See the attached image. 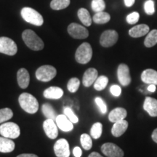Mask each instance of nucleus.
<instances>
[{
  "label": "nucleus",
  "instance_id": "obj_1",
  "mask_svg": "<svg viewBox=\"0 0 157 157\" xmlns=\"http://www.w3.org/2000/svg\"><path fill=\"white\" fill-rule=\"evenodd\" d=\"M22 38L25 45L31 50L39 51L44 48V42L34 31L30 29L25 30L22 34Z\"/></svg>",
  "mask_w": 157,
  "mask_h": 157
},
{
  "label": "nucleus",
  "instance_id": "obj_2",
  "mask_svg": "<svg viewBox=\"0 0 157 157\" xmlns=\"http://www.w3.org/2000/svg\"><path fill=\"white\" fill-rule=\"evenodd\" d=\"M18 102L20 105L25 112L35 113L39 109V103L36 98L31 94L23 93L19 96Z\"/></svg>",
  "mask_w": 157,
  "mask_h": 157
},
{
  "label": "nucleus",
  "instance_id": "obj_3",
  "mask_svg": "<svg viewBox=\"0 0 157 157\" xmlns=\"http://www.w3.org/2000/svg\"><path fill=\"white\" fill-rule=\"evenodd\" d=\"M21 14L25 21L32 25L41 26L44 23V19L42 15L31 7H23L21 10Z\"/></svg>",
  "mask_w": 157,
  "mask_h": 157
},
{
  "label": "nucleus",
  "instance_id": "obj_4",
  "mask_svg": "<svg viewBox=\"0 0 157 157\" xmlns=\"http://www.w3.org/2000/svg\"><path fill=\"white\" fill-rule=\"evenodd\" d=\"M93 57V49L87 42H84L77 48L75 53V59L78 63L86 64L89 63Z\"/></svg>",
  "mask_w": 157,
  "mask_h": 157
},
{
  "label": "nucleus",
  "instance_id": "obj_5",
  "mask_svg": "<svg viewBox=\"0 0 157 157\" xmlns=\"http://www.w3.org/2000/svg\"><path fill=\"white\" fill-rule=\"evenodd\" d=\"M57 74L56 68L50 65H44L39 67L36 71V77L41 82H48L54 78Z\"/></svg>",
  "mask_w": 157,
  "mask_h": 157
},
{
  "label": "nucleus",
  "instance_id": "obj_6",
  "mask_svg": "<svg viewBox=\"0 0 157 157\" xmlns=\"http://www.w3.org/2000/svg\"><path fill=\"white\" fill-rule=\"evenodd\" d=\"M21 134V129L17 124L6 122L0 125V135L10 139H15Z\"/></svg>",
  "mask_w": 157,
  "mask_h": 157
},
{
  "label": "nucleus",
  "instance_id": "obj_7",
  "mask_svg": "<svg viewBox=\"0 0 157 157\" xmlns=\"http://www.w3.org/2000/svg\"><path fill=\"white\" fill-rule=\"evenodd\" d=\"M17 52V44L8 37H0V52L7 56H15Z\"/></svg>",
  "mask_w": 157,
  "mask_h": 157
},
{
  "label": "nucleus",
  "instance_id": "obj_8",
  "mask_svg": "<svg viewBox=\"0 0 157 157\" xmlns=\"http://www.w3.org/2000/svg\"><path fill=\"white\" fill-rule=\"evenodd\" d=\"M68 32L71 36L74 39H83L87 38L89 36V31L87 29L76 23H72L68 25Z\"/></svg>",
  "mask_w": 157,
  "mask_h": 157
},
{
  "label": "nucleus",
  "instance_id": "obj_9",
  "mask_svg": "<svg viewBox=\"0 0 157 157\" xmlns=\"http://www.w3.org/2000/svg\"><path fill=\"white\" fill-rule=\"evenodd\" d=\"M118 39H119V34L116 31H105L100 38V44L104 48H109L117 43Z\"/></svg>",
  "mask_w": 157,
  "mask_h": 157
},
{
  "label": "nucleus",
  "instance_id": "obj_10",
  "mask_svg": "<svg viewBox=\"0 0 157 157\" xmlns=\"http://www.w3.org/2000/svg\"><path fill=\"white\" fill-rule=\"evenodd\" d=\"M101 151L107 157H123L124 151L121 148L112 143H104L101 146Z\"/></svg>",
  "mask_w": 157,
  "mask_h": 157
},
{
  "label": "nucleus",
  "instance_id": "obj_11",
  "mask_svg": "<svg viewBox=\"0 0 157 157\" xmlns=\"http://www.w3.org/2000/svg\"><path fill=\"white\" fill-rule=\"evenodd\" d=\"M54 151L57 157H69V144L66 139H59L54 145Z\"/></svg>",
  "mask_w": 157,
  "mask_h": 157
},
{
  "label": "nucleus",
  "instance_id": "obj_12",
  "mask_svg": "<svg viewBox=\"0 0 157 157\" xmlns=\"http://www.w3.org/2000/svg\"><path fill=\"white\" fill-rule=\"evenodd\" d=\"M118 79L122 86L129 85L131 82V76L129 74L128 66L124 63H121L117 69Z\"/></svg>",
  "mask_w": 157,
  "mask_h": 157
},
{
  "label": "nucleus",
  "instance_id": "obj_13",
  "mask_svg": "<svg viewBox=\"0 0 157 157\" xmlns=\"http://www.w3.org/2000/svg\"><path fill=\"white\" fill-rule=\"evenodd\" d=\"M43 128H44L45 134L49 138L56 139L58 137V125L53 119H47L43 123Z\"/></svg>",
  "mask_w": 157,
  "mask_h": 157
},
{
  "label": "nucleus",
  "instance_id": "obj_14",
  "mask_svg": "<svg viewBox=\"0 0 157 157\" xmlns=\"http://www.w3.org/2000/svg\"><path fill=\"white\" fill-rule=\"evenodd\" d=\"M98 77V71L94 68H90L84 72L83 78H82V83L86 87H89L92 84L95 83Z\"/></svg>",
  "mask_w": 157,
  "mask_h": 157
},
{
  "label": "nucleus",
  "instance_id": "obj_15",
  "mask_svg": "<svg viewBox=\"0 0 157 157\" xmlns=\"http://www.w3.org/2000/svg\"><path fill=\"white\" fill-rule=\"evenodd\" d=\"M55 121H56L57 125H58V127H59L63 132H70L74 129L73 123L65 114L57 116Z\"/></svg>",
  "mask_w": 157,
  "mask_h": 157
},
{
  "label": "nucleus",
  "instance_id": "obj_16",
  "mask_svg": "<svg viewBox=\"0 0 157 157\" xmlns=\"http://www.w3.org/2000/svg\"><path fill=\"white\" fill-rule=\"evenodd\" d=\"M143 109L151 117H157V100L151 97H146L143 103Z\"/></svg>",
  "mask_w": 157,
  "mask_h": 157
},
{
  "label": "nucleus",
  "instance_id": "obj_17",
  "mask_svg": "<svg viewBox=\"0 0 157 157\" xmlns=\"http://www.w3.org/2000/svg\"><path fill=\"white\" fill-rule=\"evenodd\" d=\"M17 80L19 87L25 89L29 87L30 82V76L29 71L25 68H21L17 73Z\"/></svg>",
  "mask_w": 157,
  "mask_h": 157
},
{
  "label": "nucleus",
  "instance_id": "obj_18",
  "mask_svg": "<svg viewBox=\"0 0 157 157\" xmlns=\"http://www.w3.org/2000/svg\"><path fill=\"white\" fill-rule=\"evenodd\" d=\"M148 25L146 24H140L137 25L135 26L132 27V29H129V36L133 37V38H138L145 36L149 33Z\"/></svg>",
  "mask_w": 157,
  "mask_h": 157
},
{
  "label": "nucleus",
  "instance_id": "obj_19",
  "mask_svg": "<svg viewBox=\"0 0 157 157\" xmlns=\"http://www.w3.org/2000/svg\"><path fill=\"white\" fill-rule=\"evenodd\" d=\"M141 80L146 84L157 85V71L154 69H146L141 74Z\"/></svg>",
  "mask_w": 157,
  "mask_h": 157
},
{
  "label": "nucleus",
  "instance_id": "obj_20",
  "mask_svg": "<svg viewBox=\"0 0 157 157\" xmlns=\"http://www.w3.org/2000/svg\"><path fill=\"white\" fill-rule=\"evenodd\" d=\"M127 115V112L126 109L124 108H116L111 111L109 115V119L111 122L115 123L117 121L123 120L126 118Z\"/></svg>",
  "mask_w": 157,
  "mask_h": 157
},
{
  "label": "nucleus",
  "instance_id": "obj_21",
  "mask_svg": "<svg viewBox=\"0 0 157 157\" xmlns=\"http://www.w3.org/2000/svg\"><path fill=\"white\" fill-rule=\"evenodd\" d=\"M127 127H128V122L124 119L117 121L113 124L112 129H111V133L114 137H120L126 132Z\"/></svg>",
  "mask_w": 157,
  "mask_h": 157
},
{
  "label": "nucleus",
  "instance_id": "obj_22",
  "mask_svg": "<svg viewBox=\"0 0 157 157\" xmlns=\"http://www.w3.org/2000/svg\"><path fill=\"white\" fill-rule=\"evenodd\" d=\"M63 95V90L58 87H50L44 91V98L48 99H60Z\"/></svg>",
  "mask_w": 157,
  "mask_h": 157
},
{
  "label": "nucleus",
  "instance_id": "obj_23",
  "mask_svg": "<svg viewBox=\"0 0 157 157\" xmlns=\"http://www.w3.org/2000/svg\"><path fill=\"white\" fill-rule=\"evenodd\" d=\"M15 145L11 139L5 137H0V152L10 153L15 149Z\"/></svg>",
  "mask_w": 157,
  "mask_h": 157
},
{
  "label": "nucleus",
  "instance_id": "obj_24",
  "mask_svg": "<svg viewBox=\"0 0 157 157\" xmlns=\"http://www.w3.org/2000/svg\"><path fill=\"white\" fill-rule=\"evenodd\" d=\"M78 17L80 21L85 25V26H90L92 24V18L90 13L87 9L80 8L78 10Z\"/></svg>",
  "mask_w": 157,
  "mask_h": 157
},
{
  "label": "nucleus",
  "instance_id": "obj_25",
  "mask_svg": "<svg viewBox=\"0 0 157 157\" xmlns=\"http://www.w3.org/2000/svg\"><path fill=\"white\" fill-rule=\"evenodd\" d=\"M157 44V29L151 31L145 39L144 44L146 48H152Z\"/></svg>",
  "mask_w": 157,
  "mask_h": 157
},
{
  "label": "nucleus",
  "instance_id": "obj_26",
  "mask_svg": "<svg viewBox=\"0 0 157 157\" xmlns=\"http://www.w3.org/2000/svg\"><path fill=\"white\" fill-rule=\"evenodd\" d=\"M93 20L97 24H105L111 20V16L109 13L105 12H99L94 15Z\"/></svg>",
  "mask_w": 157,
  "mask_h": 157
},
{
  "label": "nucleus",
  "instance_id": "obj_27",
  "mask_svg": "<svg viewBox=\"0 0 157 157\" xmlns=\"http://www.w3.org/2000/svg\"><path fill=\"white\" fill-rule=\"evenodd\" d=\"M42 110L43 114L48 118V119L56 120L57 117L56 112V111H55V109H53V107H52L50 104L49 103L43 104Z\"/></svg>",
  "mask_w": 157,
  "mask_h": 157
},
{
  "label": "nucleus",
  "instance_id": "obj_28",
  "mask_svg": "<svg viewBox=\"0 0 157 157\" xmlns=\"http://www.w3.org/2000/svg\"><path fill=\"white\" fill-rule=\"evenodd\" d=\"M70 0H52L50 7L55 10H60L68 7L70 5Z\"/></svg>",
  "mask_w": 157,
  "mask_h": 157
},
{
  "label": "nucleus",
  "instance_id": "obj_29",
  "mask_svg": "<svg viewBox=\"0 0 157 157\" xmlns=\"http://www.w3.org/2000/svg\"><path fill=\"white\" fill-rule=\"evenodd\" d=\"M109 83V78L105 76H101L98 77L94 83V88L98 91H101L106 87Z\"/></svg>",
  "mask_w": 157,
  "mask_h": 157
},
{
  "label": "nucleus",
  "instance_id": "obj_30",
  "mask_svg": "<svg viewBox=\"0 0 157 157\" xmlns=\"http://www.w3.org/2000/svg\"><path fill=\"white\" fill-rule=\"evenodd\" d=\"M102 132H103V125L100 122L94 124L90 129V134L94 139H98L99 137H101Z\"/></svg>",
  "mask_w": 157,
  "mask_h": 157
},
{
  "label": "nucleus",
  "instance_id": "obj_31",
  "mask_svg": "<svg viewBox=\"0 0 157 157\" xmlns=\"http://www.w3.org/2000/svg\"><path fill=\"white\" fill-rule=\"evenodd\" d=\"M13 117V111L9 108L0 109V124L8 121Z\"/></svg>",
  "mask_w": 157,
  "mask_h": 157
},
{
  "label": "nucleus",
  "instance_id": "obj_32",
  "mask_svg": "<svg viewBox=\"0 0 157 157\" xmlns=\"http://www.w3.org/2000/svg\"><path fill=\"white\" fill-rule=\"evenodd\" d=\"M80 142H81L82 146L85 150H90L93 146V140L91 137L87 134H82L80 137Z\"/></svg>",
  "mask_w": 157,
  "mask_h": 157
},
{
  "label": "nucleus",
  "instance_id": "obj_33",
  "mask_svg": "<svg viewBox=\"0 0 157 157\" xmlns=\"http://www.w3.org/2000/svg\"><path fill=\"white\" fill-rule=\"evenodd\" d=\"M91 7L92 10L96 13L103 12L105 8V3L104 0H93Z\"/></svg>",
  "mask_w": 157,
  "mask_h": 157
},
{
  "label": "nucleus",
  "instance_id": "obj_34",
  "mask_svg": "<svg viewBox=\"0 0 157 157\" xmlns=\"http://www.w3.org/2000/svg\"><path fill=\"white\" fill-rule=\"evenodd\" d=\"M80 86L79 79L76 77L71 78L67 84V88L71 93H76Z\"/></svg>",
  "mask_w": 157,
  "mask_h": 157
},
{
  "label": "nucleus",
  "instance_id": "obj_35",
  "mask_svg": "<svg viewBox=\"0 0 157 157\" xmlns=\"http://www.w3.org/2000/svg\"><path fill=\"white\" fill-rule=\"evenodd\" d=\"M63 112L64 114L70 119V121L73 124H76L78 121V118L77 117V116L74 113L73 110L71 109L70 107H65Z\"/></svg>",
  "mask_w": 157,
  "mask_h": 157
},
{
  "label": "nucleus",
  "instance_id": "obj_36",
  "mask_svg": "<svg viewBox=\"0 0 157 157\" xmlns=\"http://www.w3.org/2000/svg\"><path fill=\"white\" fill-rule=\"evenodd\" d=\"M144 10L147 15H152L155 13V4L153 0H147L144 4Z\"/></svg>",
  "mask_w": 157,
  "mask_h": 157
},
{
  "label": "nucleus",
  "instance_id": "obj_37",
  "mask_svg": "<svg viewBox=\"0 0 157 157\" xmlns=\"http://www.w3.org/2000/svg\"><path fill=\"white\" fill-rule=\"evenodd\" d=\"M139 18H140V15L137 12H133V13H130L127 16V22L129 24H135L138 22Z\"/></svg>",
  "mask_w": 157,
  "mask_h": 157
},
{
  "label": "nucleus",
  "instance_id": "obj_38",
  "mask_svg": "<svg viewBox=\"0 0 157 157\" xmlns=\"http://www.w3.org/2000/svg\"><path fill=\"white\" fill-rule=\"evenodd\" d=\"M95 101L97 105L99 108L100 110H101V113L105 114V113L107 112V106H106V104H105V101L102 99L100 97H97L95 99Z\"/></svg>",
  "mask_w": 157,
  "mask_h": 157
},
{
  "label": "nucleus",
  "instance_id": "obj_39",
  "mask_svg": "<svg viewBox=\"0 0 157 157\" xmlns=\"http://www.w3.org/2000/svg\"><path fill=\"white\" fill-rule=\"evenodd\" d=\"M110 91H111V93L112 94L113 96H115V97H118V96L120 95L121 93V87H119V85H117V84L111 86V88H110Z\"/></svg>",
  "mask_w": 157,
  "mask_h": 157
},
{
  "label": "nucleus",
  "instance_id": "obj_40",
  "mask_svg": "<svg viewBox=\"0 0 157 157\" xmlns=\"http://www.w3.org/2000/svg\"><path fill=\"white\" fill-rule=\"evenodd\" d=\"M73 154H74V156L75 157H81L82 154V149L78 146L75 147L73 150Z\"/></svg>",
  "mask_w": 157,
  "mask_h": 157
},
{
  "label": "nucleus",
  "instance_id": "obj_41",
  "mask_svg": "<svg viewBox=\"0 0 157 157\" xmlns=\"http://www.w3.org/2000/svg\"><path fill=\"white\" fill-rule=\"evenodd\" d=\"M135 0H124V5L126 7H132V6L135 4Z\"/></svg>",
  "mask_w": 157,
  "mask_h": 157
},
{
  "label": "nucleus",
  "instance_id": "obj_42",
  "mask_svg": "<svg viewBox=\"0 0 157 157\" xmlns=\"http://www.w3.org/2000/svg\"><path fill=\"white\" fill-rule=\"evenodd\" d=\"M156 85L155 84H149V86L148 87V90L149 92H151V93H154V92L156 91Z\"/></svg>",
  "mask_w": 157,
  "mask_h": 157
},
{
  "label": "nucleus",
  "instance_id": "obj_43",
  "mask_svg": "<svg viewBox=\"0 0 157 157\" xmlns=\"http://www.w3.org/2000/svg\"><path fill=\"white\" fill-rule=\"evenodd\" d=\"M17 157H39V156L33 154H23L18 155Z\"/></svg>",
  "mask_w": 157,
  "mask_h": 157
},
{
  "label": "nucleus",
  "instance_id": "obj_44",
  "mask_svg": "<svg viewBox=\"0 0 157 157\" xmlns=\"http://www.w3.org/2000/svg\"><path fill=\"white\" fill-rule=\"evenodd\" d=\"M151 137H152L153 140H154L155 143H157V128L155 129L154 130V132L152 133Z\"/></svg>",
  "mask_w": 157,
  "mask_h": 157
},
{
  "label": "nucleus",
  "instance_id": "obj_45",
  "mask_svg": "<svg viewBox=\"0 0 157 157\" xmlns=\"http://www.w3.org/2000/svg\"><path fill=\"white\" fill-rule=\"evenodd\" d=\"M88 157H103V156H102L101 154H98V153H97V152H93L89 155V156Z\"/></svg>",
  "mask_w": 157,
  "mask_h": 157
}]
</instances>
